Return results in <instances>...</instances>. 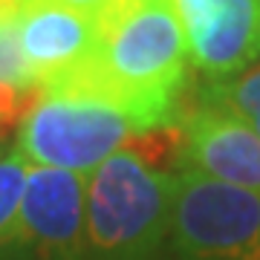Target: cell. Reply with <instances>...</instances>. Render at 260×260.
<instances>
[{
  "label": "cell",
  "instance_id": "6da1fadb",
  "mask_svg": "<svg viewBox=\"0 0 260 260\" xmlns=\"http://www.w3.org/2000/svg\"><path fill=\"white\" fill-rule=\"evenodd\" d=\"M185 32L171 0H113L95 18V47L44 93H81L116 104L142 130L174 127L188 75Z\"/></svg>",
  "mask_w": 260,
  "mask_h": 260
},
{
  "label": "cell",
  "instance_id": "7a4b0ae2",
  "mask_svg": "<svg viewBox=\"0 0 260 260\" xmlns=\"http://www.w3.org/2000/svg\"><path fill=\"white\" fill-rule=\"evenodd\" d=\"M174 177L139 150H119L87 177V260H153L171 232Z\"/></svg>",
  "mask_w": 260,
  "mask_h": 260
},
{
  "label": "cell",
  "instance_id": "3957f363",
  "mask_svg": "<svg viewBox=\"0 0 260 260\" xmlns=\"http://www.w3.org/2000/svg\"><path fill=\"white\" fill-rule=\"evenodd\" d=\"M150 133L116 104L81 93H44L18 127V153L32 165L93 174L104 159Z\"/></svg>",
  "mask_w": 260,
  "mask_h": 260
},
{
  "label": "cell",
  "instance_id": "277c9868",
  "mask_svg": "<svg viewBox=\"0 0 260 260\" xmlns=\"http://www.w3.org/2000/svg\"><path fill=\"white\" fill-rule=\"evenodd\" d=\"M171 234L179 260H260V191L182 168L174 177Z\"/></svg>",
  "mask_w": 260,
  "mask_h": 260
},
{
  "label": "cell",
  "instance_id": "5b68a950",
  "mask_svg": "<svg viewBox=\"0 0 260 260\" xmlns=\"http://www.w3.org/2000/svg\"><path fill=\"white\" fill-rule=\"evenodd\" d=\"M84 211L87 177L32 165L12 225V246H26L44 260H75L84 254Z\"/></svg>",
  "mask_w": 260,
  "mask_h": 260
},
{
  "label": "cell",
  "instance_id": "8992f818",
  "mask_svg": "<svg viewBox=\"0 0 260 260\" xmlns=\"http://www.w3.org/2000/svg\"><path fill=\"white\" fill-rule=\"evenodd\" d=\"M188 55L205 75L229 78L260 58V0H171Z\"/></svg>",
  "mask_w": 260,
  "mask_h": 260
},
{
  "label": "cell",
  "instance_id": "52a82bcc",
  "mask_svg": "<svg viewBox=\"0 0 260 260\" xmlns=\"http://www.w3.org/2000/svg\"><path fill=\"white\" fill-rule=\"evenodd\" d=\"M179 150L188 171L260 191V136L243 116L203 104L182 121Z\"/></svg>",
  "mask_w": 260,
  "mask_h": 260
},
{
  "label": "cell",
  "instance_id": "ba28073f",
  "mask_svg": "<svg viewBox=\"0 0 260 260\" xmlns=\"http://www.w3.org/2000/svg\"><path fill=\"white\" fill-rule=\"evenodd\" d=\"M12 15L20 52L44 90L75 73L93 55L95 18L52 0H23Z\"/></svg>",
  "mask_w": 260,
  "mask_h": 260
},
{
  "label": "cell",
  "instance_id": "9c48e42d",
  "mask_svg": "<svg viewBox=\"0 0 260 260\" xmlns=\"http://www.w3.org/2000/svg\"><path fill=\"white\" fill-rule=\"evenodd\" d=\"M41 95L44 87L20 52L15 15L0 12V133L18 130Z\"/></svg>",
  "mask_w": 260,
  "mask_h": 260
},
{
  "label": "cell",
  "instance_id": "30bf717a",
  "mask_svg": "<svg viewBox=\"0 0 260 260\" xmlns=\"http://www.w3.org/2000/svg\"><path fill=\"white\" fill-rule=\"evenodd\" d=\"M203 104L217 110L234 113V116H249L260 110V64L246 67L243 73L217 78L203 90Z\"/></svg>",
  "mask_w": 260,
  "mask_h": 260
},
{
  "label": "cell",
  "instance_id": "8fae6325",
  "mask_svg": "<svg viewBox=\"0 0 260 260\" xmlns=\"http://www.w3.org/2000/svg\"><path fill=\"white\" fill-rule=\"evenodd\" d=\"M26 174H29V162L18 150L12 156L0 159V249L12 246V225H15V217H18Z\"/></svg>",
  "mask_w": 260,
  "mask_h": 260
},
{
  "label": "cell",
  "instance_id": "7c38bea8",
  "mask_svg": "<svg viewBox=\"0 0 260 260\" xmlns=\"http://www.w3.org/2000/svg\"><path fill=\"white\" fill-rule=\"evenodd\" d=\"M246 121H249L251 127H254V133H257V136H260V110L249 113V116H246Z\"/></svg>",
  "mask_w": 260,
  "mask_h": 260
}]
</instances>
